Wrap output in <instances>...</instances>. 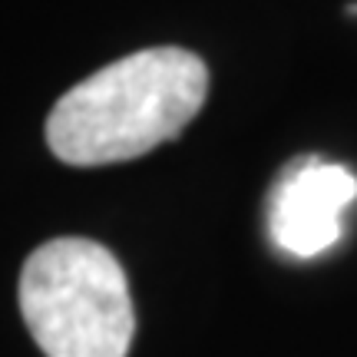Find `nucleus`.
Listing matches in <instances>:
<instances>
[{"instance_id": "obj_2", "label": "nucleus", "mask_w": 357, "mask_h": 357, "mask_svg": "<svg viewBox=\"0 0 357 357\" xmlns=\"http://www.w3.org/2000/svg\"><path fill=\"white\" fill-rule=\"evenodd\" d=\"M20 311L47 357H126L136 331L126 271L89 238H53L26 258Z\"/></svg>"}, {"instance_id": "obj_3", "label": "nucleus", "mask_w": 357, "mask_h": 357, "mask_svg": "<svg viewBox=\"0 0 357 357\" xmlns=\"http://www.w3.org/2000/svg\"><path fill=\"white\" fill-rule=\"evenodd\" d=\"M357 199L351 169L305 159L278 178L268 202V229L281 252L314 258L341 238V218Z\"/></svg>"}, {"instance_id": "obj_1", "label": "nucleus", "mask_w": 357, "mask_h": 357, "mask_svg": "<svg viewBox=\"0 0 357 357\" xmlns=\"http://www.w3.org/2000/svg\"><path fill=\"white\" fill-rule=\"evenodd\" d=\"M208 70L189 50L153 47L96 70L63 93L47 142L66 166H113L176 139L202 109Z\"/></svg>"}]
</instances>
